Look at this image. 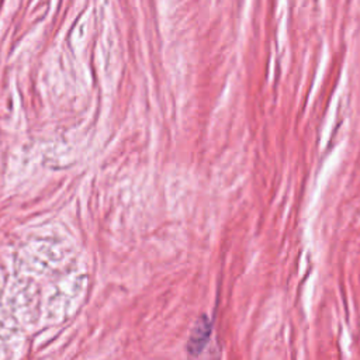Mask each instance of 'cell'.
<instances>
[{
	"label": "cell",
	"mask_w": 360,
	"mask_h": 360,
	"mask_svg": "<svg viewBox=\"0 0 360 360\" xmlns=\"http://www.w3.org/2000/svg\"><path fill=\"white\" fill-rule=\"evenodd\" d=\"M210 322L205 318H201L200 323L195 325L191 336H190V342H188V352L193 354H197L202 350L205 342L208 340L210 336Z\"/></svg>",
	"instance_id": "1"
}]
</instances>
